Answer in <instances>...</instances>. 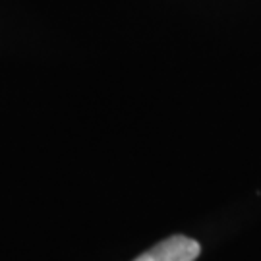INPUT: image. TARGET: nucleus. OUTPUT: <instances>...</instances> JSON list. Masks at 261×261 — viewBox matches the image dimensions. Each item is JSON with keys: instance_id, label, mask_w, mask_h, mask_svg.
I'll return each mask as SVG.
<instances>
[{"instance_id": "1", "label": "nucleus", "mask_w": 261, "mask_h": 261, "mask_svg": "<svg viewBox=\"0 0 261 261\" xmlns=\"http://www.w3.org/2000/svg\"><path fill=\"white\" fill-rule=\"evenodd\" d=\"M201 248L196 240L188 236H170L153 246L149 252L140 255L136 261H196Z\"/></svg>"}]
</instances>
